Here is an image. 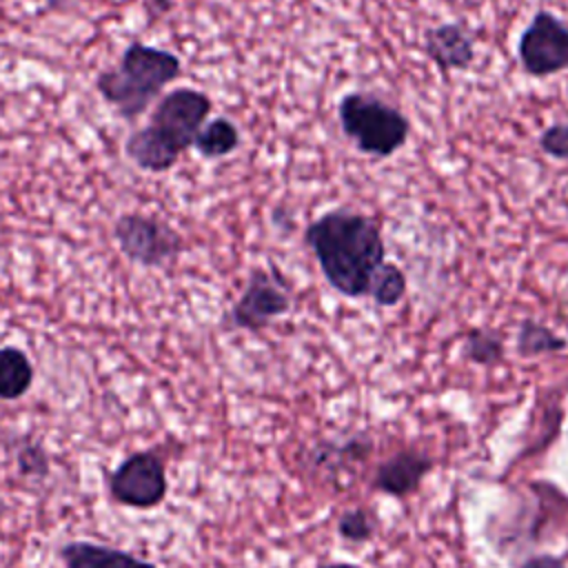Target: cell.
Returning a JSON list of instances; mask_svg holds the SVG:
<instances>
[{"label":"cell","instance_id":"20","mask_svg":"<svg viewBox=\"0 0 568 568\" xmlns=\"http://www.w3.org/2000/svg\"><path fill=\"white\" fill-rule=\"evenodd\" d=\"M519 568H566L564 559L552 557V555H535L530 559H526Z\"/></svg>","mask_w":568,"mask_h":568},{"label":"cell","instance_id":"4","mask_svg":"<svg viewBox=\"0 0 568 568\" xmlns=\"http://www.w3.org/2000/svg\"><path fill=\"white\" fill-rule=\"evenodd\" d=\"M339 126L355 146L373 158L395 155L408 140L410 122L393 104L364 91L342 95L337 104Z\"/></svg>","mask_w":568,"mask_h":568},{"label":"cell","instance_id":"8","mask_svg":"<svg viewBox=\"0 0 568 568\" xmlns=\"http://www.w3.org/2000/svg\"><path fill=\"white\" fill-rule=\"evenodd\" d=\"M288 311L291 295L282 275L275 268H253L244 293L231 308V324L246 331H260Z\"/></svg>","mask_w":568,"mask_h":568},{"label":"cell","instance_id":"14","mask_svg":"<svg viewBox=\"0 0 568 568\" xmlns=\"http://www.w3.org/2000/svg\"><path fill=\"white\" fill-rule=\"evenodd\" d=\"M515 346L521 357H535L544 353H559L568 346V342L555 331H550L546 324L537 320H524L517 331Z\"/></svg>","mask_w":568,"mask_h":568},{"label":"cell","instance_id":"16","mask_svg":"<svg viewBox=\"0 0 568 568\" xmlns=\"http://www.w3.org/2000/svg\"><path fill=\"white\" fill-rule=\"evenodd\" d=\"M464 355L475 364H497L504 357V344L493 331L470 328L464 342Z\"/></svg>","mask_w":568,"mask_h":568},{"label":"cell","instance_id":"13","mask_svg":"<svg viewBox=\"0 0 568 568\" xmlns=\"http://www.w3.org/2000/svg\"><path fill=\"white\" fill-rule=\"evenodd\" d=\"M195 149L200 151V155L215 160V158H224L229 153H233L240 144V131L237 126L226 120V118H215L211 122H206L197 138H195Z\"/></svg>","mask_w":568,"mask_h":568},{"label":"cell","instance_id":"21","mask_svg":"<svg viewBox=\"0 0 568 568\" xmlns=\"http://www.w3.org/2000/svg\"><path fill=\"white\" fill-rule=\"evenodd\" d=\"M320 568H359L355 564H328V566H320Z\"/></svg>","mask_w":568,"mask_h":568},{"label":"cell","instance_id":"5","mask_svg":"<svg viewBox=\"0 0 568 568\" xmlns=\"http://www.w3.org/2000/svg\"><path fill=\"white\" fill-rule=\"evenodd\" d=\"M517 55L532 78L568 71V27L555 13L539 9L519 36Z\"/></svg>","mask_w":568,"mask_h":568},{"label":"cell","instance_id":"22","mask_svg":"<svg viewBox=\"0 0 568 568\" xmlns=\"http://www.w3.org/2000/svg\"><path fill=\"white\" fill-rule=\"evenodd\" d=\"M2 510H4V504H2V499H0V515H2Z\"/></svg>","mask_w":568,"mask_h":568},{"label":"cell","instance_id":"12","mask_svg":"<svg viewBox=\"0 0 568 568\" xmlns=\"http://www.w3.org/2000/svg\"><path fill=\"white\" fill-rule=\"evenodd\" d=\"M33 384V366L24 351L16 346L0 348V399H18Z\"/></svg>","mask_w":568,"mask_h":568},{"label":"cell","instance_id":"19","mask_svg":"<svg viewBox=\"0 0 568 568\" xmlns=\"http://www.w3.org/2000/svg\"><path fill=\"white\" fill-rule=\"evenodd\" d=\"M20 470L24 475H36V473H47V457L42 453V448L36 444V446H27L22 453H20Z\"/></svg>","mask_w":568,"mask_h":568},{"label":"cell","instance_id":"17","mask_svg":"<svg viewBox=\"0 0 568 568\" xmlns=\"http://www.w3.org/2000/svg\"><path fill=\"white\" fill-rule=\"evenodd\" d=\"M337 530H339V535H342L344 539H348V541H366V539H371V535H373V524H371L366 510L353 508V510H346V513L339 517Z\"/></svg>","mask_w":568,"mask_h":568},{"label":"cell","instance_id":"7","mask_svg":"<svg viewBox=\"0 0 568 568\" xmlns=\"http://www.w3.org/2000/svg\"><path fill=\"white\" fill-rule=\"evenodd\" d=\"M113 235L120 251L142 264V266H162L182 251V237L166 222L129 213L118 217Z\"/></svg>","mask_w":568,"mask_h":568},{"label":"cell","instance_id":"15","mask_svg":"<svg viewBox=\"0 0 568 568\" xmlns=\"http://www.w3.org/2000/svg\"><path fill=\"white\" fill-rule=\"evenodd\" d=\"M404 293H406V275H404V271L397 264L386 260L382 264V268L377 271V275H375L373 288H371V297L379 306H395V304H399Z\"/></svg>","mask_w":568,"mask_h":568},{"label":"cell","instance_id":"11","mask_svg":"<svg viewBox=\"0 0 568 568\" xmlns=\"http://www.w3.org/2000/svg\"><path fill=\"white\" fill-rule=\"evenodd\" d=\"M58 557L64 568H158L153 561L95 541H67Z\"/></svg>","mask_w":568,"mask_h":568},{"label":"cell","instance_id":"18","mask_svg":"<svg viewBox=\"0 0 568 568\" xmlns=\"http://www.w3.org/2000/svg\"><path fill=\"white\" fill-rule=\"evenodd\" d=\"M539 146L546 155L568 162V122L546 126L539 135Z\"/></svg>","mask_w":568,"mask_h":568},{"label":"cell","instance_id":"9","mask_svg":"<svg viewBox=\"0 0 568 568\" xmlns=\"http://www.w3.org/2000/svg\"><path fill=\"white\" fill-rule=\"evenodd\" d=\"M424 53L442 71H462L475 60V42L464 24L442 22L424 33Z\"/></svg>","mask_w":568,"mask_h":568},{"label":"cell","instance_id":"6","mask_svg":"<svg viewBox=\"0 0 568 568\" xmlns=\"http://www.w3.org/2000/svg\"><path fill=\"white\" fill-rule=\"evenodd\" d=\"M164 462L151 450L131 453L109 475V495L126 508H153L166 497Z\"/></svg>","mask_w":568,"mask_h":568},{"label":"cell","instance_id":"10","mask_svg":"<svg viewBox=\"0 0 568 568\" xmlns=\"http://www.w3.org/2000/svg\"><path fill=\"white\" fill-rule=\"evenodd\" d=\"M430 468H433L430 457L413 450H402L390 459H386L384 464H379L373 484L377 490L386 495L406 497L419 488L424 475L430 473Z\"/></svg>","mask_w":568,"mask_h":568},{"label":"cell","instance_id":"3","mask_svg":"<svg viewBox=\"0 0 568 568\" xmlns=\"http://www.w3.org/2000/svg\"><path fill=\"white\" fill-rule=\"evenodd\" d=\"M182 71L171 51L133 42L124 49L115 69L98 75V91L126 120L138 118Z\"/></svg>","mask_w":568,"mask_h":568},{"label":"cell","instance_id":"2","mask_svg":"<svg viewBox=\"0 0 568 568\" xmlns=\"http://www.w3.org/2000/svg\"><path fill=\"white\" fill-rule=\"evenodd\" d=\"M211 98L197 89H175L166 93L151 113V122L129 135L124 151L144 171L171 169L180 153L189 149L211 113Z\"/></svg>","mask_w":568,"mask_h":568},{"label":"cell","instance_id":"1","mask_svg":"<svg viewBox=\"0 0 568 568\" xmlns=\"http://www.w3.org/2000/svg\"><path fill=\"white\" fill-rule=\"evenodd\" d=\"M304 240L337 293L353 300L371 295L375 275L386 262L382 229L373 217L333 209L306 226Z\"/></svg>","mask_w":568,"mask_h":568}]
</instances>
